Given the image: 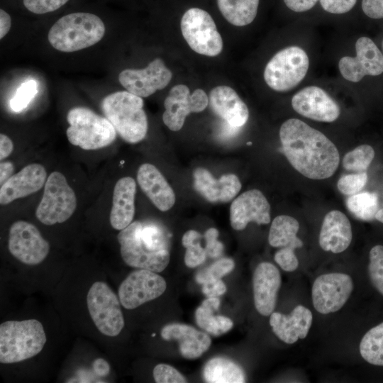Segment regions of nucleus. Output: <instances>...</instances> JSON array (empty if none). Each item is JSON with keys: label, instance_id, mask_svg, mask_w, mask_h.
<instances>
[{"label": "nucleus", "instance_id": "f257e3e1", "mask_svg": "<svg viewBox=\"0 0 383 383\" xmlns=\"http://www.w3.org/2000/svg\"><path fill=\"white\" fill-rule=\"evenodd\" d=\"M282 152L292 167L311 179H324L336 171L340 155L321 132L297 118L284 121L279 130Z\"/></svg>", "mask_w": 383, "mask_h": 383}, {"label": "nucleus", "instance_id": "f03ea898", "mask_svg": "<svg viewBox=\"0 0 383 383\" xmlns=\"http://www.w3.org/2000/svg\"><path fill=\"white\" fill-rule=\"evenodd\" d=\"M105 33V25L95 14L72 13L58 19L50 28L48 38L56 50L72 52L91 47Z\"/></svg>", "mask_w": 383, "mask_h": 383}, {"label": "nucleus", "instance_id": "7ed1b4c3", "mask_svg": "<svg viewBox=\"0 0 383 383\" xmlns=\"http://www.w3.org/2000/svg\"><path fill=\"white\" fill-rule=\"evenodd\" d=\"M101 109L126 142L137 143L145 138L148 119L140 96L128 91H116L104 98Z\"/></svg>", "mask_w": 383, "mask_h": 383}, {"label": "nucleus", "instance_id": "20e7f679", "mask_svg": "<svg viewBox=\"0 0 383 383\" xmlns=\"http://www.w3.org/2000/svg\"><path fill=\"white\" fill-rule=\"evenodd\" d=\"M46 340L43 326L36 319L5 321L0 325V362L16 363L33 357Z\"/></svg>", "mask_w": 383, "mask_h": 383}, {"label": "nucleus", "instance_id": "39448f33", "mask_svg": "<svg viewBox=\"0 0 383 383\" xmlns=\"http://www.w3.org/2000/svg\"><path fill=\"white\" fill-rule=\"evenodd\" d=\"M67 121L70 125L66 131L69 142L84 150L101 149L116 140V131L110 121L89 108L71 109Z\"/></svg>", "mask_w": 383, "mask_h": 383}, {"label": "nucleus", "instance_id": "423d86ee", "mask_svg": "<svg viewBox=\"0 0 383 383\" xmlns=\"http://www.w3.org/2000/svg\"><path fill=\"white\" fill-rule=\"evenodd\" d=\"M309 67L306 52L298 46L277 52L264 71L266 84L277 91H287L296 87L305 77Z\"/></svg>", "mask_w": 383, "mask_h": 383}, {"label": "nucleus", "instance_id": "0eeeda50", "mask_svg": "<svg viewBox=\"0 0 383 383\" xmlns=\"http://www.w3.org/2000/svg\"><path fill=\"white\" fill-rule=\"evenodd\" d=\"M77 207V197L65 177L59 172L50 174L44 185L41 201L35 210L36 218L52 226L69 219Z\"/></svg>", "mask_w": 383, "mask_h": 383}, {"label": "nucleus", "instance_id": "6e6552de", "mask_svg": "<svg viewBox=\"0 0 383 383\" xmlns=\"http://www.w3.org/2000/svg\"><path fill=\"white\" fill-rule=\"evenodd\" d=\"M141 226L140 221L132 222L118 234L121 257L130 267L160 272L169 264L170 251L150 248L140 236Z\"/></svg>", "mask_w": 383, "mask_h": 383}, {"label": "nucleus", "instance_id": "1a4fd4ad", "mask_svg": "<svg viewBox=\"0 0 383 383\" xmlns=\"http://www.w3.org/2000/svg\"><path fill=\"white\" fill-rule=\"evenodd\" d=\"M184 38L194 52L209 56L218 55L223 40L213 19L206 11L191 8L183 15L180 23Z\"/></svg>", "mask_w": 383, "mask_h": 383}, {"label": "nucleus", "instance_id": "9d476101", "mask_svg": "<svg viewBox=\"0 0 383 383\" xmlns=\"http://www.w3.org/2000/svg\"><path fill=\"white\" fill-rule=\"evenodd\" d=\"M116 294L104 282H96L89 288L87 304L89 315L104 335H118L124 326V318Z\"/></svg>", "mask_w": 383, "mask_h": 383}, {"label": "nucleus", "instance_id": "9b49d317", "mask_svg": "<svg viewBox=\"0 0 383 383\" xmlns=\"http://www.w3.org/2000/svg\"><path fill=\"white\" fill-rule=\"evenodd\" d=\"M8 248L21 262L36 265L47 257L50 245L33 224L17 221L10 227Z\"/></svg>", "mask_w": 383, "mask_h": 383}, {"label": "nucleus", "instance_id": "f8f14e48", "mask_svg": "<svg viewBox=\"0 0 383 383\" xmlns=\"http://www.w3.org/2000/svg\"><path fill=\"white\" fill-rule=\"evenodd\" d=\"M165 279L156 272L139 269L130 273L118 288V298L126 309H133L157 299L165 291Z\"/></svg>", "mask_w": 383, "mask_h": 383}, {"label": "nucleus", "instance_id": "ddd939ff", "mask_svg": "<svg viewBox=\"0 0 383 383\" xmlns=\"http://www.w3.org/2000/svg\"><path fill=\"white\" fill-rule=\"evenodd\" d=\"M353 289L350 276L333 272L320 275L313 282L311 289L314 309L322 314L334 313L340 310Z\"/></svg>", "mask_w": 383, "mask_h": 383}, {"label": "nucleus", "instance_id": "4468645a", "mask_svg": "<svg viewBox=\"0 0 383 383\" xmlns=\"http://www.w3.org/2000/svg\"><path fill=\"white\" fill-rule=\"evenodd\" d=\"M208 103V96L203 89H196L190 94L187 86L175 85L165 100L162 121L171 131H179L188 114L204 111Z\"/></svg>", "mask_w": 383, "mask_h": 383}, {"label": "nucleus", "instance_id": "2eb2a0df", "mask_svg": "<svg viewBox=\"0 0 383 383\" xmlns=\"http://www.w3.org/2000/svg\"><path fill=\"white\" fill-rule=\"evenodd\" d=\"M355 57L340 59V74L348 81L357 82L365 76H377L383 72V54L368 37H360L355 43Z\"/></svg>", "mask_w": 383, "mask_h": 383}, {"label": "nucleus", "instance_id": "dca6fc26", "mask_svg": "<svg viewBox=\"0 0 383 383\" xmlns=\"http://www.w3.org/2000/svg\"><path fill=\"white\" fill-rule=\"evenodd\" d=\"M172 77L164 62L156 58L143 69H126L118 75L121 84L129 92L148 97L164 89Z\"/></svg>", "mask_w": 383, "mask_h": 383}, {"label": "nucleus", "instance_id": "f3484780", "mask_svg": "<svg viewBox=\"0 0 383 383\" xmlns=\"http://www.w3.org/2000/svg\"><path fill=\"white\" fill-rule=\"evenodd\" d=\"M292 106L299 114L321 122H333L340 113L336 102L321 88L305 87L292 99Z\"/></svg>", "mask_w": 383, "mask_h": 383}, {"label": "nucleus", "instance_id": "a211bd4d", "mask_svg": "<svg viewBox=\"0 0 383 383\" xmlns=\"http://www.w3.org/2000/svg\"><path fill=\"white\" fill-rule=\"evenodd\" d=\"M230 221L236 231L245 229L250 222L267 224L270 222V205L260 190L245 192L232 202Z\"/></svg>", "mask_w": 383, "mask_h": 383}, {"label": "nucleus", "instance_id": "6ab92c4d", "mask_svg": "<svg viewBox=\"0 0 383 383\" xmlns=\"http://www.w3.org/2000/svg\"><path fill=\"white\" fill-rule=\"evenodd\" d=\"M281 283L280 273L272 263L261 262L255 270L252 277L254 304L262 316H270L274 311Z\"/></svg>", "mask_w": 383, "mask_h": 383}, {"label": "nucleus", "instance_id": "aec40b11", "mask_svg": "<svg viewBox=\"0 0 383 383\" xmlns=\"http://www.w3.org/2000/svg\"><path fill=\"white\" fill-rule=\"evenodd\" d=\"M46 178L47 172L43 165H28L1 186L0 204L6 205L37 192L45 185Z\"/></svg>", "mask_w": 383, "mask_h": 383}, {"label": "nucleus", "instance_id": "412c9836", "mask_svg": "<svg viewBox=\"0 0 383 383\" xmlns=\"http://www.w3.org/2000/svg\"><path fill=\"white\" fill-rule=\"evenodd\" d=\"M194 186L196 192L210 202H228L241 189V183L236 175L224 174L216 179L204 168L194 170Z\"/></svg>", "mask_w": 383, "mask_h": 383}, {"label": "nucleus", "instance_id": "4be33fe9", "mask_svg": "<svg viewBox=\"0 0 383 383\" xmlns=\"http://www.w3.org/2000/svg\"><path fill=\"white\" fill-rule=\"evenodd\" d=\"M311 311L302 305L296 306L292 312L285 315L272 312L270 324L274 333L287 344L296 343L306 337L312 323Z\"/></svg>", "mask_w": 383, "mask_h": 383}, {"label": "nucleus", "instance_id": "5701e85b", "mask_svg": "<svg viewBox=\"0 0 383 383\" xmlns=\"http://www.w3.org/2000/svg\"><path fill=\"white\" fill-rule=\"evenodd\" d=\"M162 339L176 340L182 356L187 359H196L207 351L211 344L208 333L182 323H170L165 326L160 332Z\"/></svg>", "mask_w": 383, "mask_h": 383}, {"label": "nucleus", "instance_id": "b1692460", "mask_svg": "<svg viewBox=\"0 0 383 383\" xmlns=\"http://www.w3.org/2000/svg\"><path fill=\"white\" fill-rule=\"evenodd\" d=\"M137 180L140 189L159 210L166 211L173 206L174 192L155 166L149 163L141 165Z\"/></svg>", "mask_w": 383, "mask_h": 383}, {"label": "nucleus", "instance_id": "393cba45", "mask_svg": "<svg viewBox=\"0 0 383 383\" xmlns=\"http://www.w3.org/2000/svg\"><path fill=\"white\" fill-rule=\"evenodd\" d=\"M209 104L212 111L232 126L240 128L249 117L246 104L231 87L218 86L209 93Z\"/></svg>", "mask_w": 383, "mask_h": 383}, {"label": "nucleus", "instance_id": "a878e982", "mask_svg": "<svg viewBox=\"0 0 383 383\" xmlns=\"http://www.w3.org/2000/svg\"><path fill=\"white\" fill-rule=\"evenodd\" d=\"M352 240V228L348 217L341 211L333 210L324 217L319 245L325 251L340 253L345 250Z\"/></svg>", "mask_w": 383, "mask_h": 383}, {"label": "nucleus", "instance_id": "bb28decb", "mask_svg": "<svg viewBox=\"0 0 383 383\" xmlns=\"http://www.w3.org/2000/svg\"><path fill=\"white\" fill-rule=\"evenodd\" d=\"M136 184L130 177L121 178L116 183L110 211V223L116 230L121 231L129 226L135 213Z\"/></svg>", "mask_w": 383, "mask_h": 383}, {"label": "nucleus", "instance_id": "cd10ccee", "mask_svg": "<svg viewBox=\"0 0 383 383\" xmlns=\"http://www.w3.org/2000/svg\"><path fill=\"white\" fill-rule=\"evenodd\" d=\"M219 306L218 297H208L195 312V320L198 326L214 336L226 333L233 326V322L231 318L214 314L219 309Z\"/></svg>", "mask_w": 383, "mask_h": 383}, {"label": "nucleus", "instance_id": "c85d7f7f", "mask_svg": "<svg viewBox=\"0 0 383 383\" xmlns=\"http://www.w3.org/2000/svg\"><path fill=\"white\" fill-rule=\"evenodd\" d=\"M204 379L209 383H243L245 375L242 367L230 359L217 357L209 360L203 369Z\"/></svg>", "mask_w": 383, "mask_h": 383}, {"label": "nucleus", "instance_id": "c756f323", "mask_svg": "<svg viewBox=\"0 0 383 383\" xmlns=\"http://www.w3.org/2000/svg\"><path fill=\"white\" fill-rule=\"evenodd\" d=\"M299 223L294 218L280 215L274 218L270 226L268 241L274 248H301L303 242L296 236Z\"/></svg>", "mask_w": 383, "mask_h": 383}, {"label": "nucleus", "instance_id": "7c9ffc66", "mask_svg": "<svg viewBox=\"0 0 383 383\" xmlns=\"http://www.w3.org/2000/svg\"><path fill=\"white\" fill-rule=\"evenodd\" d=\"M260 0H217L223 17L231 24L244 26L255 18Z\"/></svg>", "mask_w": 383, "mask_h": 383}, {"label": "nucleus", "instance_id": "2f4dec72", "mask_svg": "<svg viewBox=\"0 0 383 383\" xmlns=\"http://www.w3.org/2000/svg\"><path fill=\"white\" fill-rule=\"evenodd\" d=\"M360 353L368 363L383 366V323L365 334L360 344Z\"/></svg>", "mask_w": 383, "mask_h": 383}, {"label": "nucleus", "instance_id": "473e14b6", "mask_svg": "<svg viewBox=\"0 0 383 383\" xmlns=\"http://www.w3.org/2000/svg\"><path fill=\"white\" fill-rule=\"evenodd\" d=\"M346 206L358 219L366 221H372L379 211L378 197L375 193H357L347 199Z\"/></svg>", "mask_w": 383, "mask_h": 383}, {"label": "nucleus", "instance_id": "72a5a7b5", "mask_svg": "<svg viewBox=\"0 0 383 383\" xmlns=\"http://www.w3.org/2000/svg\"><path fill=\"white\" fill-rule=\"evenodd\" d=\"M374 157V150L369 145H361L345 154L343 167L355 172H366Z\"/></svg>", "mask_w": 383, "mask_h": 383}, {"label": "nucleus", "instance_id": "f704fd0d", "mask_svg": "<svg viewBox=\"0 0 383 383\" xmlns=\"http://www.w3.org/2000/svg\"><path fill=\"white\" fill-rule=\"evenodd\" d=\"M368 274L375 289L383 295V246H374L369 254Z\"/></svg>", "mask_w": 383, "mask_h": 383}, {"label": "nucleus", "instance_id": "c9c22d12", "mask_svg": "<svg viewBox=\"0 0 383 383\" xmlns=\"http://www.w3.org/2000/svg\"><path fill=\"white\" fill-rule=\"evenodd\" d=\"M235 267V262L231 258L220 259L209 267L201 270L196 275V281L204 284L212 279H218L229 274Z\"/></svg>", "mask_w": 383, "mask_h": 383}, {"label": "nucleus", "instance_id": "e433bc0d", "mask_svg": "<svg viewBox=\"0 0 383 383\" xmlns=\"http://www.w3.org/2000/svg\"><path fill=\"white\" fill-rule=\"evenodd\" d=\"M37 92L38 83L35 80L30 79L23 82L10 101L11 108L16 112L21 111L28 106Z\"/></svg>", "mask_w": 383, "mask_h": 383}, {"label": "nucleus", "instance_id": "4c0bfd02", "mask_svg": "<svg viewBox=\"0 0 383 383\" xmlns=\"http://www.w3.org/2000/svg\"><path fill=\"white\" fill-rule=\"evenodd\" d=\"M367 181L366 172L343 175L338 182V189L345 195H354L362 189Z\"/></svg>", "mask_w": 383, "mask_h": 383}, {"label": "nucleus", "instance_id": "58836bf2", "mask_svg": "<svg viewBox=\"0 0 383 383\" xmlns=\"http://www.w3.org/2000/svg\"><path fill=\"white\" fill-rule=\"evenodd\" d=\"M152 374L157 383H184L187 382L179 371L167 364L157 365Z\"/></svg>", "mask_w": 383, "mask_h": 383}, {"label": "nucleus", "instance_id": "ea45409f", "mask_svg": "<svg viewBox=\"0 0 383 383\" xmlns=\"http://www.w3.org/2000/svg\"><path fill=\"white\" fill-rule=\"evenodd\" d=\"M68 0H23L25 7L32 13L43 14L54 11Z\"/></svg>", "mask_w": 383, "mask_h": 383}, {"label": "nucleus", "instance_id": "a19ab883", "mask_svg": "<svg viewBox=\"0 0 383 383\" xmlns=\"http://www.w3.org/2000/svg\"><path fill=\"white\" fill-rule=\"evenodd\" d=\"M200 240H196L184 247L187 248L184 263L188 267H196L204 262L206 258V250L201 246Z\"/></svg>", "mask_w": 383, "mask_h": 383}, {"label": "nucleus", "instance_id": "79ce46f5", "mask_svg": "<svg viewBox=\"0 0 383 383\" xmlns=\"http://www.w3.org/2000/svg\"><path fill=\"white\" fill-rule=\"evenodd\" d=\"M274 260L286 272H293L299 266L294 250L289 248H282L277 250L274 255Z\"/></svg>", "mask_w": 383, "mask_h": 383}, {"label": "nucleus", "instance_id": "37998d69", "mask_svg": "<svg viewBox=\"0 0 383 383\" xmlns=\"http://www.w3.org/2000/svg\"><path fill=\"white\" fill-rule=\"evenodd\" d=\"M206 240L205 250L207 256L216 258L220 257L223 252V245L217 240L218 231L215 228H210L204 233Z\"/></svg>", "mask_w": 383, "mask_h": 383}, {"label": "nucleus", "instance_id": "c03bdc74", "mask_svg": "<svg viewBox=\"0 0 383 383\" xmlns=\"http://www.w3.org/2000/svg\"><path fill=\"white\" fill-rule=\"evenodd\" d=\"M322 9L333 14L349 12L356 4L357 0H318Z\"/></svg>", "mask_w": 383, "mask_h": 383}, {"label": "nucleus", "instance_id": "a18cd8bd", "mask_svg": "<svg viewBox=\"0 0 383 383\" xmlns=\"http://www.w3.org/2000/svg\"><path fill=\"white\" fill-rule=\"evenodd\" d=\"M362 9L371 18H383V0H362Z\"/></svg>", "mask_w": 383, "mask_h": 383}, {"label": "nucleus", "instance_id": "49530a36", "mask_svg": "<svg viewBox=\"0 0 383 383\" xmlns=\"http://www.w3.org/2000/svg\"><path fill=\"white\" fill-rule=\"evenodd\" d=\"M201 291L207 297H218L226 292V287L221 279H212L202 284Z\"/></svg>", "mask_w": 383, "mask_h": 383}, {"label": "nucleus", "instance_id": "de8ad7c7", "mask_svg": "<svg viewBox=\"0 0 383 383\" xmlns=\"http://www.w3.org/2000/svg\"><path fill=\"white\" fill-rule=\"evenodd\" d=\"M290 10L301 13L311 9L318 0H283Z\"/></svg>", "mask_w": 383, "mask_h": 383}, {"label": "nucleus", "instance_id": "09e8293b", "mask_svg": "<svg viewBox=\"0 0 383 383\" xmlns=\"http://www.w3.org/2000/svg\"><path fill=\"white\" fill-rule=\"evenodd\" d=\"M13 150L12 140L5 134L0 135V159L1 160L7 157Z\"/></svg>", "mask_w": 383, "mask_h": 383}, {"label": "nucleus", "instance_id": "8fccbe9b", "mask_svg": "<svg viewBox=\"0 0 383 383\" xmlns=\"http://www.w3.org/2000/svg\"><path fill=\"white\" fill-rule=\"evenodd\" d=\"M14 165L11 162H2L0 164V184L6 182L13 174Z\"/></svg>", "mask_w": 383, "mask_h": 383}, {"label": "nucleus", "instance_id": "3c124183", "mask_svg": "<svg viewBox=\"0 0 383 383\" xmlns=\"http://www.w3.org/2000/svg\"><path fill=\"white\" fill-rule=\"evenodd\" d=\"M11 26V19L8 13L0 10V38L2 39L9 31Z\"/></svg>", "mask_w": 383, "mask_h": 383}, {"label": "nucleus", "instance_id": "603ef678", "mask_svg": "<svg viewBox=\"0 0 383 383\" xmlns=\"http://www.w3.org/2000/svg\"><path fill=\"white\" fill-rule=\"evenodd\" d=\"M94 372L100 376H105L109 372V365L101 358L96 359L93 364Z\"/></svg>", "mask_w": 383, "mask_h": 383}, {"label": "nucleus", "instance_id": "864d4df0", "mask_svg": "<svg viewBox=\"0 0 383 383\" xmlns=\"http://www.w3.org/2000/svg\"><path fill=\"white\" fill-rule=\"evenodd\" d=\"M375 219L383 223V209H381L377 211Z\"/></svg>", "mask_w": 383, "mask_h": 383}, {"label": "nucleus", "instance_id": "5fc2aeb1", "mask_svg": "<svg viewBox=\"0 0 383 383\" xmlns=\"http://www.w3.org/2000/svg\"><path fill=\"white\" fill-rule=\"evenodd\" d=\"M382 50H383V40H382Z\"/></svg>", "mask_w": 383, "mask_h": 383}]
</instances>
